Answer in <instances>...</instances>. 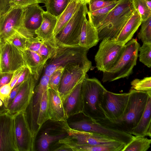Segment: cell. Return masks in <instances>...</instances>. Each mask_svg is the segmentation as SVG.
Returning a JSON list of instances; mask_svg holds the SVG:
<instances>
[{
	"instance_id": "41",
	"label": "cell",
	"mask_w": 151,
	"mask_h": 151,
	"mask_svg": "<svg viewBox=\"0 0 151 151\" xmlns=\"http://www.w3.org/2000/svg\"><path fill=\"white\" fill-rule=\"evenodd\" d=\"M42 42L36 37L31 39L27 40L26 42V49L37 52Z\"/></svg>"
},
{
	"instance_id": "36",
	"label": "cell",
	"mask_w": 151,
	"mask_h": 151,
	"mask_svg": "<svg viewBox=\"0 0 151 151\" xmlns=\"http://www.w3.org/2000/svg\"><path fill=\"white\" fill-rule=\"evenodd\" d=\"M134 9L140 15L142 21L151 16V11L147 7L145 0H132Z\"/></svg>"
},
{
	"instance_id": "2",
	"label": "cell",
	"mask_w": 151,
	"mask_h": 151,
	"mask_svg": "<svg viewBox=\"0 0 151 151\" xmlns=\"http://www.w3.org/2000/svg\"><path fill=\"white\" fill-rule=\"evenodd\" d=\"M134 10L132 0H120L96 28L99 40L115 39Z\"/></svg>"
},
{
	"instance_id": "25",
	"label": "cell",
	"mask_w": 151,
	"mask_h": 151,
	"mask_svg": "<svg viewBox=\"0 0 151 151\" xmlns=\"http://www.w3.org/2000/svg\"><path fill=\"white\" fill-rule=\"evenodd\" d=\"M22 53L26 66L35 79L37 81L46 63L37 52L26 49Z\"/></svg>"
},
{
	"instance_id": "32",
	"label": "cell",
	"mask_w": 151,
	"mask_h": 151,
	"mask_svg": "<svg viewBox=\"0 0 151 151\" xmlns=\"http://www.w3.org/2000/svg\"><path fill=\"white\" fill-rule=\"evenodd\" d=\"M47 90V89L43 94L40 103L37 121L39 130L45 122L50 120L48 109Z\"/></svg>"
},
{
	"instance_id": "18",
	"label": "cell",
	"mask_w": 151,
	"mask_h": 151,
	"mask_svg": "<svg viewBox=\"0 0 151 151\" xmlns=\"http://www.w3.org/2000/svg\"><path fill=\"white\" fill-rule=\"evenodd\" d=\"M58 18L44 11L42 14V23L35 32L36 37L40 40L56 49L59 47L56 44L54 31Z\"/></svg>"
},
{
	"instance_id": "49",
	"label": "cell",
	"mask_w": 151,
	"mask_h": 151,
	"mask_svg": "<svg viewBox=\"0 0 151 151\" xmlns=\"http://www.w3.org/2000/svg\"><path fill=\"white\" fill-rule=\"evenodd\" d=\"M8 111V109L6 108L4 102L0 99V114Z\"/></svg>"
},
{
	"instance_id": "24",
	"label": "cell",
	"mask_w": 151,
	"mask_h": 151,
	"mask_svg": "<svg viewBox=\"0 0 151 151\" xmlns=\"http://www.w3.org/2000/svg\"><path fill=\"white\" fill-rule=\"evenodd\" d=\"M151 95L148 96L144 112L131 134L134 136L151 137Z\"/></svg>"
},
{
	"instance_id": "14",
	"label": "cell",
	"mask_w": 151,
	"mask_h": 151,
	"mask_svg": "<svg viewBox=\"0 0 151 151\" xmlns=\"http://www.w3.org/2000/svg\"><path fill=\"white\" fill-rule=\"evenodd\" d=\"M86 73L79 65H69L64 68L59 88V95L63 103L76 86L83 81Z\"/></svg>"
},
{
	"instance_id": "29",
	"label": "cell",
	"mask_w": 151,
	"mask_h": 151,
	"mask_svg": "<svg viewBox=\"0 0 151 151\" xmlns=\"http://www.w3.org/2000/svg\"><path fill=\"white\" fill-rule=\"evenodd\" d=\"M151 139L145 137L134 136L123 151H147L150 147Z\"/></svg>"
},
{
	"instance_id": "42",
	"label": "cell",
	"mask_w": 151,
	"mask_h": 151,
	"mask_svg": "<svg viewBox=\"0 0 151 151\" xmlns=\"http://www.w3.org/2000/svg\"><path fill=\"white\" fill-rule=\"evenodd\" d=\"M12 90L10 83L0 87V99L4 102L7 108V102Z\"/></svg>"
},
{
	"instance_id": "19",
	"label": "cell",
	"mask_w": 151,
	"mask_h": 151,
	"mask_svg": "<svg viewBox=\"0 0 151 151\" xmlns=\"http://www.w3.org/2000/svg\"><path fill=\"white\" fill-rule=\"evenodd\" d=\"M82 81L76 86L63 103L67 119L71 116L83 113L84 104L82 89Z\"/></svg>"
},
{
	"instance_id": "52",
	"label": "cell",
	"mask_w": 151,
	"mask_h": 151,
	"mask_svg": "<svg viewBox=\"0 0 151 151\" xmlns=\"http://www.w3.org/2000/svg\"><path fill=\"white\" fill-rule=\"evenodd\" d=\"M82 1H84L86 2L87 4H88V2L89 1V0H81Z\"/></svg>"
},
{
	"instance_id": "47",
	"label": "cell",
	"mask_w": 151,
	"mask_h": 151,
	"mask_svg": "<svg viewBox=\"0 0 151 151\" xmlns=\"http://www.w3.org/2000/svg\"><path fill=\"white\" fill-rule=\"evenodd\" d=\"M26 66L21 68L14 71L10 82V86L12 89L14 87L19 77L22 72Z\"/></svg>"
},
{
	"instance_id": "21",
	"label": "cell",
	"mask_w": 151,
	"mask_h": 151,
	"mask_svg": "<svg viewBox=\"0 0 151 151\" xmlns=\"http://www.w3.org/2000/svg\"><path fill=\"white\" fill-rule=\"evenodd\" d=\"M24 10V25L29 31L35 35V31L42 23V14L45 11L38 4L25 6Z\"/></svg>"
},
{
	"instance_id": "50",
	"label": "cell",
	"mask_w": 151,
	"mask_h": 151,
	"mask_svg": "<svg viewBox=\"0 0 151 151\" xmlns=\"http://www.w3.org/2000/svg\"><path fill=\"white\" fill-rule=\"evenodd\" d=\"M54 151H70L69 150L65 147L63 145H62L60 147L55 149Z\"/></svg>"
},
{
	"instance_id": "45",
	"label": "cell",
	"mask_w": 151,
	"mask_h": 151,
	"mask_svg": "<svg viewBox=\"0 0 151 151\" xmlns=\"http://www.w3.org/2000/svg\"><path fill=\"white\" fill-rule=\"evenodd\" d=\"M22 83L14 87L12 89L6 104V107L8 109L9 106L20 90L22 87Z\"/></svg>"
},
{
	"instance_id": "17",
	"label": "cell",
	"mask_w": 151,
	"mask_h": 151,
	"mask_svg": "<svg viewBox=\"0 0 151 151\" xmlns=\"http://www.w3.org/2000/svg\"><path fill=\"white\" fill-rule=\"evenodd\" d=\"M64 129L69 136L75 142L80 144L101 145L111 143L116 141L102 135L70 128L67 122H65Z\"/></svg>"
},
{
	"instance_id": "30",
	"label": "cell",
	"mask_w": 151,
	"mask_h": 151,
	"mask_svg": "<svg viewBox=\"0 0 151 151\" xmlns=\"http://www.w3.org/2000/svg\"><path fill=\"white\" fill-rule=\"evenodd\" d=\"M119 0L98 10L92 12L88 11V20L92 25L96 28L104 20L109 12L117 4Z\"/></svg>"
},
{
	"instance_id": "8",
	"label": "cell",
	"mask_w": 151,
	"mask_h": 151,
	"mask_svg": "<svg viewBox=\"0 0 151 151\" xmlns=\"http://www.w3.org/2000/svg\"><path fill=\"white\" fill-rule=\"evenodd\" d=\"M124 45L115 39L106 38L102 40L95 56L96 67L103 72L108 71L116 64L124 49Z\"/></svg>"
},
{
	"instance_id": "9",
	"label": "cell",
	"mask_w": 151,
	"mask_h": 151,
	"mask_svg": "<svg viewBox=\"0 0 151 151\" xmlns=\"http://www.w3.org/2000/svg\"><path fill=\"white\" fill-rule=\"evenodd\" d=\"M83 114V117L82 119L68 124L70 128L104 135L123 143L126 145L132 139L133 135L106 127L90 117Z\"/></svg>"
},
{
	"instance_id": "23",
	"label": "cell",
	"mask_w": 151,
	"mask_h": 151,
	"mask_svg": "<svg viewBox=\"0 0 151 151\" xmlns=\"http://www.w3.org/2000/svg\"><path fill=\"white\" fill-rule=\"evenodd\" d=\"M99 40L96 28L86 18L80 33L79 45L88 49L96 45Z\"/></svg>"
},
{
	"instance_id": "22",
	"label": "cell",
	"mask_w": 151,
	"mask_h": 151,
	"mask_svg": "<svg viewBox=\"0 0 151 151\" xmlns=\"http://www.w3.org/2000/svg\"><path fill=\"white\" fill-rule=\"evenodd\" d=\"M142 22L140 15L134 9L131 17L115 39V41L124 45L131 40Z\"/></svg>"
},
{
	"instance_id": "10",
	"label": "cell",
	"mask_w": 151,
	"mask_h": 151,
	"mask_svg": "<svg viewBox=\"0 0 151 151\" xmlns=\"http://www.w3.org/2000/svg\"><path fill=\"white\" fill-rule=\"evenodd\" d=\"M49 79V76L43 75L39 84L36 86L30 102L24 112L35 140L39 131L37 121L40 103L43 94L48 89Z\"/></svg>"
},
{
	"instance_id": "35",
	"label": "cell",
	"mask_w": 151,
	"mask_h": 151,
	"mask_svg": "<svg viewBox=\"0 0 151 151\" xmlns=\"http://www.w3.org/2000/svg\"><path fill=\"white\" fill-rule=\"evenodd\" d=\"M139 61L149 68L151 67V43L144 42L139 49Z\"/></svg>"
},
{
	"instance_id": "38",
	"label": "cell",
	"mask_w": 151,
	"mask_h": 151,
	"mask_svg": "<svg viewBox=\"0 0 151 151\" xmlns=\"http://www.w3.org/2000/svg\"><path fill=\"white\" fill-rule=\"evenodd\" d=\"M57 49L54 48L48 44L42 42L37 53L46 63L47 61L54 55Z\"/></svg>"
},
{
	"instance_id": "34",
	"label": "cell",
	"mask_w": 151,
	"mask_h": 151,
	"mask_svg": "<svg viewBox=\"0 0 151 151\" xmlns=\"http://www.w3.org/2000/svg\"><path fill=\"white\" fill-rule=\"evenodd\" d=\"M131 88L136 91L151 93V77L144 78L142 79H135L131 83Z\"/></svg>"
},
{
	"instance_id": "37",
	"label": "cell",
	"mask_w": 151,
	"mask_h": 151,
	"mask_svg": "<svg viewBox=\"0 0 151 151\" xmlns=\"http://www.w3.org/2000/svg\"><path fill=\"white\" fill-rule=\"evenodd\" d=\"M64 69V68L60 67L50 76L48 88L54 90L58 93L59 86Z\"/></svg>"
},
{
	"instance_id": "16",
	"label": "cell",
	"mask_w": 151,
	"mask_h": 151,
	"mask_svg": "<svg viewBox=\"0 0 151 151\" xmlns=\"http://www.w3.org/2000/svg\"><path fill=\"white\" fill-rule=\"evenodd\" d=\"M0 151H17L14 116L7 112L0 114Z\"/></svg>"
},
{
	"instance_id": "3",
	"label": "cell",
	"mask_w": 151,
	"mask_h": 151,
	"mask_svg": "<svg viewBox=\"0 0 151 151\" xmlns=\"http://www.w3.org/2000/svg\"><path fill=\"white\" fill-rule=\"evenodd\" d=\"M88 50L79 46L59 47L45 66L44 74L50 76L58 68L71 65H79L87 72L92 67L87 56Z\"/></svg>"
},
{
	"instance_id": "31",
	"label": "cell",
	"mask_w": 151,
	"mask_h": 151,
	"mask_svg": "<svg viewBox=\"0 0 151 151\" xmlns=\"http://www.w3.org/2000/svg\"><path fill=\"white\" fill-rule=\"evenodd\" d=\"M72 0H45V6L46 12L55 17H58Z\"/></svg>"
},
{
	"instance_id": "40",
	"label": "cell",
	"mask_w": 151,
	"mask_h": 151,
	"mask_svg": "<svg viewBox=\"0 0 151 151\" xmlns=\"http://www.w3.org/2000/svg\"><path fill=\"white\" fill-rule=\"evenodd\" d=\"M116 1H106L104 0H89V12H92L110 5Z\"/></svg>"
},
{
	"instance_id": "26",
	"label": "cell",
	"mask_w": 151,
	"mask_h": 151,
	"mask_svg": "<svg viewBox=\"0 0 151 151\" xmlns=\"http://www.w3.org/2000/svg\"><path fill=\"white\" fill-rule=\"evenodd\" d=\"M83 1L72 0L66 8L58 18L54 34L57 35L72 18Z\"/></svg>"
},
{
	"instance_id": "33",
	"label": "cell",
	"mask_w": 151,
	"mask_h": 151,
	"mask_svg": "<svg viewBox=\"0 0 151 151\" xmlns=\"http://www.w3.org/2000/svg\"><path fill=\"white\" fill-rule=\"evenodd\" d=\"M141 27L138 37L144 42L151 43V16L142 21Z\"/></svg>"
},
{
	"instance_id": "27",
	"label": "cell",
	"mask_w": 151,
	"mask_h": 151,
	"mask_svg": "<svg viewBox=\"0 0 151 151\" xmlns=\"http://www.w3.org/2000/svg\"><path fill=\"white\" fill-rule=\"evenodd\" d=\"M126 145L124 143L116 140L111 143L101 145L78 144L75 148L77 151H123Z\"/></svg>"
},
{
	"instance_id": "15",
	"label": "cell",
	"mask_w": 151,
	"mask_h": 151,
	"mask_svg": "<svg viewBox=\"0 0 151 151\" xmlns=\"http://www.w3.org/2000/svg\"><path fill=\"white\" fill-rule=\"evenodd\" d=\"M37 81L31 74L23 82L19 92L8 107L9 114L14 116L20 112H24L33 95Z\"/></svg>"
},
{
	"instance_id": "43",
	"label": "cell",
	"mask_w": 151,
	"mask_h": 151,
	"mask_svg": "<svg viewBox=\"0 0 151 151\" xmlns=\"http://www.w3.org/2000/svg\"><path fill=\"white\" fill-rule=\"evenodd\" d=\"M45 0H10L11 4L24 7L32 4L45 3Z\"/></svg>"
},
{
	"instance_id": "20",
	"label": "cell",
	"mask_w": 151,
	"mask_h": 151,
	"mask_svg": "<svg viewBox=\"0 0 151 151\" xmlns=\"http://www.w3.org/2000/svg\"><path fill=\"white\" fill-rule=\"evenodd\" d=\"M47 90L50 120L54 122H67L68 119L63 103L59 93L49 88H48Z\"/></svg>"
},
{
	"instance_id": "39",
	"label": "cell",
	"mask_w": 151,
	"mask_h": 151,
	"mask_svg": "<svg viewBox=\"0 0 151 151\" xmlns=\"http://www.w3.org/2000/svg\"><path fill=\"white\" fill-rule=\"evenodd\" d=\"M27 40L21 36L15 34L9 37L5 41L12 44L22 52L26 49Z\"/></svg>"
},
{
	"instance_id": "48",
	"label": "cell",
	"mask_w": 151,
	"mask_h": 151,
	"mask_svg": "<svg viewBox=\"0 0 151 151\" xmlns=\"http://www.w3.org/2000/svg\"><path fill=\"white\" fill-rule=\"evenodd\" d=\"M10 0H0V15L6 12L10 7L11 4Z\"/></svg>"
},
{
	"instance_id": "46",
	"label": "cell",
	"mask_w": 151,
	"mask_h": 151,
	"mask_svg": "<svg viewBox=\"0 0 151 151\" xmlns=\"http://www.w3.org/2000/svg\"><path fill=\"white\" fill-rule=\"evenodd\" d=\"M29 69L26 66L19 77L14 86L15 87L24 81L31 74Z\"/></svg>"
},
{
	"instance_id": "11",
	"label": "cell",
	"mask_w": 151,
	"mask_h": 151,
	"mask_svg": "<svg viewBox=\"0 0 151 151\" xmlns=\"http://www.w3.org/2000/svg\"><path fill=\"white\" fill-rule=\"evenodd\" d=\"M129 96V93H116L106 90L101 105L106 119L114 121L123 116Z\"/></svg>"
},
{
	"instance_id": "13",
	"label": "cell",
	"mask_w": 151,
	"mask_h": 151,
	"mask_svg": "<svg viewBox=\"0 0 151 151\" xmlns=\"http://www.w3.org/2000/svg\"><path fill=\"white\" fill-rule=\"evenodd\" d=\"M14 130L17 151L35 150V140L24 112L14 116Z\"/></svg>"
},
{
	"instance_id": "5",
	"label": "cell",
	"mask_w": 151,
	"mask_h": 151,
	"mask_svg": "<svg viewBox=\"0 0 151 151\" xmlns=\"http://www.w3.org/2000/svg\"><path fill=\"white\" fill-rule=\"evenodd\" d=\"M17 34L29 40L35 37L24 23V7L12 4L8 10L0 15V44Z\"/></svg>"
},
{
	"instance_id": "53",
	"label": "cell",
	"mask_w": 151,
	"mask_h": 151,
	"mask_svg": "<svg viewBox=\"0 0 151 151\" xmlns=\"http://www.w3.org/2000/svg\"><path fill=\"white\" fill-rule=\"evenodd\" d=\"M106 1H116L119 0H104Z\"/></svg>"
},
{
	"instance_id": "44",
	"label": "cell",
	"mask_w": 151,
	"mask_h": 151,
	"mask_svg": "<svg viewBox=\"0 0 151 151\" xmlns=\"http://www.w3.org/2000/svg\"><path fill=\"white\" fill-rule=\"evenodd\" d=\"M14 73L0 72V87L10 83Z\"/></svg>"
},
{
	"instance_id": "1",
	"label": "cell",
	"mask_w": 151,
	"mask_h": 151,
	"mask_svg": "<svg viewBox=\"0 0 151 151\" xmlns=\"http://www.w3.org/2000/svg\"><path fill=\"white\" fill-rule=\"evenodd\" d=\"M127 105L123 116L120 119L110 121L107 119L97 122L107 128L131 134L137 125L145 110L149 95L146 92L131 89Z\"/></svg>"
},
{
	"instance_id": "51",
	"label": "cell",
	"mask_w": 151,
	"mask_h": 151,
	"mask_svg": "<svg viewBox=\"0 0 151 151\" xmlns=\"http://www.w3.org/2000/svg\"><path fill=\"white\" fill-rule=\"evenodd\" d=\"M148 9L151 11V0H145Z\"/></svg>"
},
{
	"instance_id": "12",
	"label": "cell",
	"mask_w": 151,
	"mask_h": 151,
	"mask_svg": "<svg viewBox=\"0 0 151 151\" xmlns=\"http://www.w3.org/2000/svg\"><path fill=\"white\" fill-rule=\"evenodd\" d=\"M25 66L21 51L7 41L0 44V73H14Z\"/></svg>"
},
{
	"instance_id": "7",
	"label": "cell",
	"mask_w": 151,
	"mask_h": 151,
	"mask_svg": "<svg viewBox=\"0 0 151 151\" xmlns=\"http://www.w3.org/2000/svg\"><path fill=\"white\" fill-rule=\"evenodd\" d=\"M87 3L83 1L72 18L55 36L58 47L79 46L80 36L82 25L88 11Z\"/></svg>"
},
{
	"instance_id": "4",
	"label": "cell",
	"mask_w": 151,
	"mask_h": 151,
	"mask_svg": "<svg viewBox=\"0 0 151 151\" xmlns=\"http://www.w3.org/2000/svg\"><path fill=\"white\" fill-rule=\"evenodd\" d=\"M84 98L83 114L95 121L106 118L101 107L104 93L106 90L96 78H89L86 75L82 84Z\"/></svg>"
},
{
	"instance_id": "28",
	"label": "cell",
	"mask_w": 151,
	"mask_h": 151,
	"mask_svg": "<svg viewBox=\"0 0 151 151\" xmlns=\"http://www.w3.org/2000/svg\"><path fill=\"white\" fill-rule=\"evenodd\" d=\"M67 133H61L51 134L46 131L43 132L37 140V148L40 151L49 150L50 145L53 142L62 139L66 137Z\"/></svg>"
},
{
	"instance_id": "6",
	"label": "cell",
	"mask_w": 151,
	"mask_h": 151,
	"mask_svg": "<svg viewBox=\"0 0 151 151\" xmlns=\"http://www.w3.org/2000/svg\"><path fill=\"white\" fill-rule=\"evenodd\" d=\"M139 47L135 39L126 43L124 51L115 65L108 71L103 72L102 82L112 81L129 76L136 64Z\"/></svg>"
}]
</instances>
